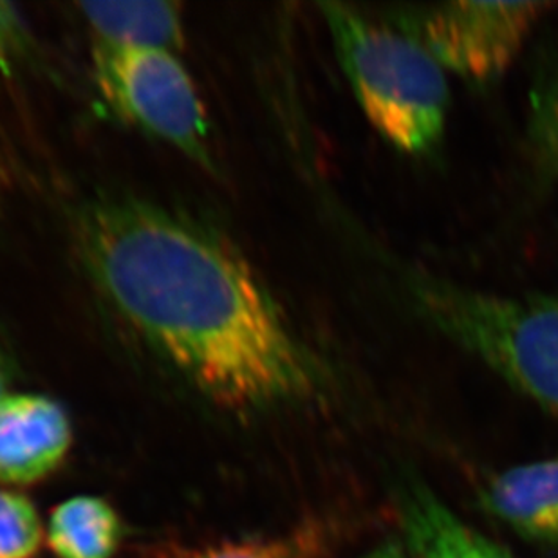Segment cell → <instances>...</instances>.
<instances>
[{
    "instance_id": "1",
    "label": "cell",
    "mask_w": 558,
    "mask_h": 558,
    "mask_svg": "<svg viewBox=\"0 0 558 558\" xmlns=\"http://www.w3.org/2000/svg\"><path fill=\"white\" fill-rule=\"evenodd\" d=\"M74 241L101 299L217 405L263 411L315 390L307 349L221 235L163 206L114 195L82 208Z\"/></svg>"
},
{
    "instance_id": "2",
    "label": "cell",
    "mask_w": 558,
    "mask_h": 558,
    "mask_svg": "<svg viewBox=\"0 0 558 558\" xmlns=\"http://www.w3.org/2000/svg\"><path fill=\"white\" fill-rule=\"evenodd\" d=\"M360 109L374 131L411 158H433L447 134V71L379 15L340 2L318 5Z\"/></svg>"
},
{
    "instance_id": "3",
    "label": "cell",
    "mask_w": 558,
    "mask_h": 558,
    "mask_svg": "<svg viewBox=\"0 0 558 558\" xmlns=\"http://www.w3.org/2000/svg\"><path fill=\"white\" fill-rule=\"evenodd\" d=\"M396 274L417 315L436 331L558 412V295L477 290L407 266Z\"/></svg>"
},
{
    "instance_id": "4",
    "label": "cell",
    "mask_w": 558,
    "mask_h": 558,
    "mask_svg": "<svg viewBox=\"0 0 558 558\" xmlns=\"http://www.w3.org/2000/svg\"><path fill=\"white\" fill-rule=\"evenodd\" d=\"M93 63L101 100L117 118L214 169L205 104L178 54L95 46Z\"/></svg>"
},
{
    "instance_id": "5",
    "label": "cell",
    "mask_w": 558,
    "mask_h": 558,
    "mask_svg": "<svg viewBox=\"0 0 558 558\" xmlns=\"http://www.w3.org/2000/svg\"><path fill=\"white\" fill-rule=\"evenodd\" d=\"M555 8L549 2L456 0L396 5L379 16L416 40L447 73L488 84L511 68Z\"/></svg>"
},
{
    "instance_id": "6",
    "label": "cell",
    "mask_w": 558,
    "mask_h": 558,
    "mask_svg": "<svg viewBox=\"0 0 558 558\" xmlns=\"http://www.w3.org/2000/svg\"><path fill=\"white\" fill-rule=\"evenodd\" d=\"M73 430L59 401L40 395L0 400V483L32 485L68 456Z\"/></svg>"
},
{
    "instance_id": "7",
    "label": "cell",
    "mask_w": 558,
    "mask_h": 558,
    "mask_svg": "<svg viewBox=\"0 0 558 558\" xmlns=\"http://www.w3.org/2000/svg\"><path fill=\"white\" fill-rule=\"evenodd\" d=\"M481 496L492 515L522 538L558 548V459L505 470Z\"/></svg>"
},
{
    "instance_id": "8",
    "label": "cell",
    "mask_w": 558,
    "mask_h": 558,
    "mask_svg": "<svg viewBox=\"0 0 558 558\" xmlns=\"http://www.w3.org/2000/svg\"><path fill=\"white\" fill-rule=\"evenodd\" d=\"M95 46L180 51L185 44L181 5L161 0L80 2Z\"/></svg>"
},
{
    "instance_id": "9",
    "label": "cell",
    "mask_w": 558,
    "mask_h": 558,
    "mask_svg": "<svg viewBox=\"0 0 558 558\" xmlns=\"http://www.w3.org/2000/svg\"><path fill=\"white\" fill-rule=\"evenodd\" d=\"M401 519L416 558H515L464 524L420 483H411L401 494Z\"/></svg>"
},
{
    "instance_id": "10",
    "label": "cell",
    "mask_w": 558,
    "mask_h": 558,
    "mask_svg": "<svg viewBox=\"0 0 558 558\" xmlns=\"http://www.w3.org/2000/svg\"><path fill=\"white\" fill-rule=\"evenodd\" d=\"M122 538V519L101 497H73L49 517L48 544L59 558H112Z\"/></svg>"
},
{
    "instance_id": "11",
    "label": "cell",
    "mask_w": 558,
    "mask_h": 558,
    "mask_svg": "<svg viewBox=\"0 0 558 558\" xmlns=\"http://www.w3.org/2000/svg\"><path fill=\"white\" fill-rule=\"evenodd\" d=\"M335 532L326 522H304L279 537L244 538L195 549L174 558H326Z\"/></svg>"
},
{
    "instance_id": "12",
    "label": "cell",
    "mask_w": 558,
    "mask_h": 558,
    "mask_svg": "<svg viewBox=\"0 0 558 558\" xmlns=\"http://www.w3.org/2000/svg\"><path fill=\"white\" fill-rule=\"evenodd\" d=\"M527 147L546 178H558V62L538 74L527 101Z\"/></svg>"
},
{
    "instance_id": "13",
    "label": "cell",
    "mask_w": 558,
    "mask_h": 558,
    "mask_svg": "<svg viewBox=\"0 0 558 558\" xmlns=\"http://www.w3.org/2000/svg\"><path fill=\"white\" fill-rule=\"evenodd\" d=\"M43 537L32 500L19 492L0 490V558H32Z\"/></svg>"
},
{
    "instance_id": "14",
    "label": "cell",
    "mask_w": 558,
    "mask_h": 558,
    "mask_svg": "<svg viewBox=\"0 0 558 558\" xmlns=\"http://www.w3.org/2000/svg\"><path fill=\"white\" fill-rule=\"evenodd\" d=\"M29 46L26 22L16 5L0 0V68L8 69Z\"/></svg>"
},
{
    "instance_id": "15",
    "label": "cell",
    "mask_w": 558,
    "mask_h": 558,
    "mask_svg": "<svg viewBox=\"0 0 558 558\" xmlns=\"http://www.w3.org/2000/svg\"><path fill=\"white\" fill-rule=\"evenodd\" d=\"M360 558H409V551H407L405 544L400 541H385L384 544H379L376 548L371 549L369 554Z\"/></svg>"
},
{
    "instance_id": "16",
    "label": "cell",
    "mask_w": 558,
    "mask_h": 558,
    "mask_svg": "<svg viewBox=\"0 0 558 558\" xmlns=\"http://www.w3.org/2000/svg\"><path fill=\"white\" fill-rule=\"evenodd\" d=\"M11 379V362L8 356V351L4 349V343L0 340V400L4 396L10 395L8 387H10Z\"/></svg>"
}]
</instances>
